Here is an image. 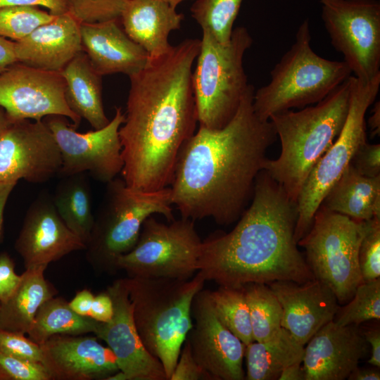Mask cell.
<instances>
[{"label": "cell", "instance_id": "obj_1", "mask_svg": "<svg viewBox=\"0 0 380 380\" xmlns=\"http://www.w3.org/2000/svg\"><path fill=\"white\" fill-rule=\"evenodd\" d=\"M201 40L186 39L149 56L129 77L120 127L122 179L129 187L156 191L171 184L176 160L198 122L192 73Z\"/></svg>", "mask_w": 380, "mask_h": 380}, {"label": "cell", "instance_id": "obj_2", "mask_svg": "<svg viewBox=\"0 0 380 380\" xmlns=\"http://www.w3.org/2000/svg\"><path fill=\"white\" fill-rule=\"evenodd\" d=\"M249 84L232 119L222 128L199 127L182 146L170 185L182 218H213L220 225L239 219L251 200L266 153L277 137L253 106Z\"/></svg>", "mask_w": 380, "mask_h": 380}, {"label": "cell", "instance_id": "obj_3", "mask_svg": "<svg viewBox=\"0 0 380 380\" xmlns=\"http://www.w3.org/2000/svg\"><path fill=\"white\" fill-rule=\"evenodd\" d=\"M296 203L262 170L251 203L234 229L202 241L198 272L219 286L241 288L315 279L294 239Z\"/></svg>", "mask_w": 380, "mask_h": 380}, {"label": "cell", "instance_id": "obj_4", "mask_svg": "<svg viewBox=\"0 0 380 380\" xmlns=\"http://www.w3.org/2000/svg\"><path fill=\"white\" fill-rule=\"evenodd\" d=\"M350 77L315 105L298 111L289 110L272 115L281 142L274 160L267 158L263 170L296 203L314 166L339 134L348 111Z\"/></svg>", "mask_w": 380, "mask_h": 380}, {"label": "cell", "instance_id": "obj_5", "mask_svg": "<svg viewBox=\"0 0 380 380\" xmlns=\"http://www.w3.org/2000/svg\"><path fill=\"white\" fill-rule=\"evenodd\" d=\"M125 279L142 343L161 362L170 380L193 327L192 301L205 280L198 272L189 279L138 277Z\"/></svg>", "mask_w": 380, "mask_h": 380}, {"label": "cell", "instance_id": "obj_6", "mask_svg": "<svg viewBox=\"0 0 380 380\" xmlns=\"http://www.w3.org/2000/svg\"><path fill=\"white\" fill-rule=\"evenodd\" d=\"M343 61L316 53L309 20L299 26L294 43L270 72V82L254 91L253 106L262 120L274 114L316 104L351 76Z\"/></svg>", "mask_w": 380, "mask_h": 380}, {"label": "cell", "instance_id": "obj_7", "mask_svg": "<svg viewBox=\"0 0 380 380\" xmlns=\"http://www.w3.org/2000/svg\"><path fill=\"white\" fill-rule=\"evenodd\" d=\"M200 49L192 73L199 127L217 129L234 116L249 84L243 57L253 39L243 26L233 29L229 42H219L202 30Z\"/></svg>", "mask_w": 380, "mask_h": 380}, {"label": "cell", "instance_id": "obj_8", "mask_svg": "<svg viewBox=\"0 0 380 380\" xmlns=\"http://www.w3.org/2000/svg\"><path fill=\"white\" fill-rule=\"evenodd\" d=\"M366 226V221L320 205L309 231L297 243L305 250V261L314 278L333 291L339 304L348 302L363 282L358 253Z\"/></svg>", "mask_w": 380, "mask_h": 380}, {"label": "cell", "instance_id": "obj_9", "mask_svg": "<svg viewBox=\"0 0 380 380\" xmlns=\"http://www.w3.org/2000/svg\"><path fill=\"white\" fill-rule=\"evenodd\" d=\"M106 191L89 244L106 265L116 267L119 256L135 246L144 221L154 214L175 220L170 186L141 191L127 186L122 178L106 183Z\"/></svg>", "mask_w": 380, "mask_h": 380}, {"label": "cell", "instance_id": "obj_10", "mask_svg": "<svg viewBox=\"0 0 380 380\" xmlns=\"http://www.w3.org/2000/svg\"><path fill=\"white\" fill-rule=\"evenodd\" d=\"M350 103L344 125L327 152L312 168L296 202L294 239L309 231L314 215L334 184L349 165L359 147L367 141L365 115L376 99L380 75L369 82L350 77Z\"/></svg>", "mask_w": 380, "mask_h": 380}, {"label": "cell", "instance_id": "obj_11", "mask_svg": "<svg viewBox=\"0 0 380 380\" xmlns=\"http://www.w3.org/2000/svg\"><path fill=\"white\" fill-rule=\"evenodd\" d=\"M170 222L148 217L135 246L118 258L116 267L125 270L130 277H193L198 272L202 245L194 221L181 218Z\"/></svg>", "mask_w": 380, "mask_h": 380}, {"label": "cell", "instance_id": "obj_12", "mask_svg": "<svg viewBox=\"0 0 380 380\" xmlns=\"http://www.w3.org/2000/svg\"><path fill=\"white\" fill-rule=\"evenodd\" d=\"M333 47L354 77L369 82L380 75L379 0H319Z\"/></svg>", "mask_w": 380, "mask_h": 380}, {"label": "cell", "instance_id": "obj_13", "mask_svg": "<svg viewBox=\"0 0 380 380\" xmlns=\"http://www.w3.org/2000/svg\"><path fill=\"white\" fill-rule=\"evenodd\" d=\"M43 120L53 133L60 149L63 177L88 172L95 179L108 183L123 167L119 129L125 120L121 108L103 128L85 133L76 131L65 117L49 115Z\"/></svg>", "mask_w": 380, "mask_h": 380}, {"label": "cell", "instance_id": "obj_14", "mask_svg": "<svg viewBox=\"0 0 380 380\" xmlns=\"http://www.w3.org/2000/svg\"><path fill=\"white\" fill-rule=\"evenodd\" d=\"M61 72L16 62L0 73V107L10 120H42L49 115L68 118L77 128L82 118L68 106Z\"/></svg>", "mask_w": 380, "mask_h": 380}, {"label": "cell", "instance_id": "obj_15", "mask_svg": "<svg viewBox=\"0 0 380 380\" xmlns=\"http://www.w3.org/2000/svg\"><path fill=\"white\" fill-rule=\"evenodd\" d=\"M61 155L42 120H10L0 130V182L43 183L59 174Z\"/></svg>", "mask_w": 380, "mask_h": 380}, {"label": "cell", "instance_id": "obj_16", "mask_svg": "<svg viewBox=\"0 0 380 380\" xmlns=\"http://www.w3.org/2000/svg\"><path fill=\"white\" fill-rule=\"evenodd\" d=\"M193 327L186 339L197 362L214 380H243L246 345L221 322L210 298L201 290L191 304Z\"/></svg>", "mask_w": 380, "mask_h": 380}, {"label": "cell", "instance_id": "obj_17", "mask_svg": "<svg viewBox=\"0 0 380 380\" xmlns=\"http://www.w3.org/2000/svg\"><path fill=\"white\" fill-rule=\"evenodd\" d=\"M107 292L113 315L108 322H97L94 333L107 343L127 380H167L163 365L146 349L137 332L125 279L115 281Z\"/></svg>", "mask_w": 380, "mask_h": 380}, {"label": "cell", "instance_id": "obj_18", "mask_svg": "<svg viewBox=\"0 0 380 380\" xmlns=\"http://www.w3.org/2000/svg\"><path fill=\"white\" fill-rule=\"evenodd\" d=\"M87 246L65 224L53 198L42 193L32 203L15 243L26 268L46 266Z\"/></svg>", "mask_w": 380, "mask_h": 380}, {"label": "cell", "instance_id": "obj_19", "mask_svg": "<svg viewBox=\"0 0 380 380\" xmlns=\"http://www.w3.org/2000/svg\"><path fill=\"white\" fill-rule=\"evenodd\" d=\"M305 380H344L368 355L369 346L358 324L322 327L305 344Z\"/></svg>", "mask_w": 380, "mask_h": 380}, {"label": "cell", "instance_id": "obj_20", "mask_svg": "<svg viewBox=\"0 0 380 380\" xmlns=\"http://www.w3.org/2000/svg\"><path fill=\"white\" fill-rule=\"evenodd\" d=\"M281 309V327L303 346L325 324L334 320L339 308L333 291L313 279L303 284L277 281L267 284Z\"/></svg>", "mask_w": 380, "mask_h": 380}, {"label": "cell", "instance_id": "obj_21", "mask_svg": "<svg viewBox=\"0 0 380 380\" xmlns=\"http://www.w3.org/2000/svg\"><path fill=\"white\" fill-rule=\"evenodd\" d=\"M82 51L80 23L69 13L56 15L15 42L18 62L48 71L61 72Z\"/></svg>", "mask_w": 380, "mask_h": 380}, {"label": "cell", "instance_id": "obj_22", "mask_svg": "<svg viewBox=\"0 0 380 380\" xmlns=\"http://www.w3.org/2000/svg\"><path fill=\"white\" fill-rule=\"evenodd\" d=\"M83 51L100 75L137 73L147 63L149 55L126 34L120 20L81 23Z\"/></svg>", "mask_w": 380, "mask_h": 380}, {"label": "cell", "instance_id": "obj_23", "mask_svg": "<svg viewBox=\"0 0 380 380\" xmlns=\"http://www.w3.org/2000/svg\"><path fill=\"white\" fill-rule=\"evenodd\" d=\"M40 346L44 366L51 374L53 371L65 376L87 379L110 376L120 370L112 350L94 338L51 337Z\"/></svg>", "mask_w": 380, "mask_h": 380}, {"label": "cell", "instance_id": "obj_24", "mask_svg": "<svg viewBox=\"0 0 380 380\" xmlns=\"http://www.w3.org/2000/svg\"><path fill=\"white\" fill-rule=\"evenodd\" d=\"M184 15L161 0H127L120 18L123 30L149 55L166 52L171 32L181 27Z\"/></svg>", "mask_w": 380, "mask_h": 380}, {"label": "cell", "instance_id": "obj_25", "mask_svg": "<svg viewBox=\"0 0 380 380\" xmlns=\"http://www.w3.org/2000/svg\"><path fill=\"white\" fill-rule=\"evenodd\" d=\"M65 95L70 108L85 119L94 129L105 127L109 120L103 108L101 75L92 67L84 51L63 69Z\"/></svg>", "mask_w": 380, "mask_h": 380}, {"label": "cell", "instance_id": "obj_26", "mask_svg": "<svg viewBox=\"0 0 380 380\" xmlns=\"http://www.w3.org/2000/svg\"><path fill=\"white\" fill-rule=\"evenodd\" d=\"M321 205L355 220L380 218V177L364 176L350 163Z\"/></svg>", "mask_w": 380, "mask_h": 380}, {"label": "cell", "instance_id": "obj_27", "mask_svg": "<svg viewBox=\"0 0 380 380\" xmlns=\"http://www.w3.org/2000/svg\"><path fill=\"white\" fill-rule=\"evenodd\" d=\"M46 267L42 265L26 268L15 291L0 303V329L27 334L40 306L52 298L44 277Z\"/></svg>", "mask_w": 380, "mask_h": 380}, {"label": "cell", "instance_id": "obj_28", "mask_svg": "<svg viewBox=\"0 0 380 380\" xmlns=\"http://www.w3.org/2000/svg\"><path fill=\"white\" fill-rule=\"evenodd\" d=\"M304 346L282 327L274 338L265 342L253 341L246 346L247 380H277L284 368L302 362Z\"/></svg>", "mask_w": 380, "mask_h": 380}, {"label": "cell", "instance_id": "obj_29", "mask_svg": "<svg viewBox=\"0 0 380 380\" xmlns=\"http://www.w3.org/2000/svg\"><path fill=\"white\" fill-rule=\"evenodd\" d=\"M84 173L64 177L53 198L58 214L68 228L87 246L94 225L91 191Z\"/></svg>", "mask_w": 380, "mask_h": 380}, {"label": "cell", "instance_id": "obj_30", "mask_svg": "<svg viewBox=\"0 0 380 380\" xmlns=\"http://www.w3.org/2000/svg\"><path fill=\"white\" fill-rule=\"evenodd\" d=\"M97 321L74 312L65 301L51 298L39 308L31 329L30 339L39 346L53 335H77L94 332Z\"/></svg>", "mask_w": 380, "mask_h": 380}, {"label": "cell", "instance_id": "obj_31", "mask_svg": "<svg viewBox=\"0 0 380 380\" xmlns=\"http://www.w3.org/2000/svg\"><path fill=\"white\" fill-rule=\"evenodd\" d=\"M243 287L253 340L265 342L274 338L282 329V309L278 299L267 284L251 283Z\"/></svg>", "mask_w": 380, "mask_h": 380}, {"label": "cell", "instance_id": "obj_32", "mask_svg": "<svg viewBox=\"0 0 380 380\" xmlns=\"http://www.w3.org/2000/svg\"><path fill=\"white\" fill-rule=\"evenodd\" d=\"M214 310L221 322L246 346L254 341L244 287L219 286L210 291Z\"/></svg>", "mask_w": 380, "mask_h": 380}, {"label": "cell", "instance_id": "obj_33", "mask_svg": "<svg viewBox=\"0 0 380 380\" xmlns=\"http://www.w3.org/2000/svg\"><path fill=\"white\" fill-rule=\"evenodd\" d=\"M243 0H195L191 15L202 30L208 31L219 42H229L234 21Z\"/></svg>", "mask_w": 380, "mask_h": 380}, {"label": "cell", "instance_id": "obj_34", "mask_svg": "<svg viewBox=\"0 0 380 380\" xmlns=\"http://www.w3.org/2000/svg\"><path fill=\"white\" fill-rule=\"evenodd\" d=\"M338 308L334 321L341 326L358 324L380 319V278L363 281L355 289L353 298Z\"/></svg>", "mask_w": 380, "mask_h": 380}, {"label": "cell", "instance_id": "obj_35", "mask_svg": "<svg viewBox=\"0 0 380 380\" xmlns=\"http://www.w3.org/2000/svg\"><path fill=\"white\" fill-rule=\"evenodd\" d=\"M55 16L37 6L0 7V37L19 41Z\"/></svg>", "mask_w": 380, "mask_h": 380}, {"label": "cell", "instance_id": "obj_36", "mask_svg": "<svg viewBox=\"0 0 380 380\" xmlns=\"http://www.w3.org/2000/svg\"><path fill=\"white\" fill-rule=\"evenodd\" d=\"M127 0H65L68 13L81 23H97L120 18Z\"/></svg>", "mask_w": 380, "mask_h": 380}, {"label": "cell", "instance_id": "obj_37", "mask_svg": "<svg viewBox=\"0 0 380 380\" xmlns=\"http://www.w3.org/2000/svg\"><path fill=\"white\" fill-rule=\"evenodd\" d=\"M366 223V231L358 253L363 281L380 278V218L374 217Z\"/></svg>", "mask_w": 380, "mask_h": 380}, {"label": "cell", "instance_id": "obj_38", "mask_svg": "<svg viewBox=\"0 0 380 380\" xmlns=\"http://www.w3.org/2000/svg\"><path fill=\"white\" fill-rule=\"evenodd\" d=\"M0 372L4 379L47 380L49 370L42 363L18 357L0 350Z\"/></svg>", "mask_w": 380, "mask_h": 380}, {"label": "cell", "instance_id": "obj_39", "mask_svg": "<svg viewBox=\"0 0 380 380\" xmlns=\"http://www.w3.org/2000/svg\"><path fill=\"white\" fill-rule=\"evenodd\" d=\"M0 350L44 365L42 347L30 338H25L23 334L0 329Z\"/></svg>", "mask_w": 380, "mask_h": 380}, {"label": "cell", "instance_id": "obj_40", "mask_svg": "<svg viewBox=\"0 0 380 380\" xmlns=\"http://www.w3.org/2000/svg\"><path fill=\"white\" fill-rule=\"evenodd\" d=\"M170 380H214L193 356L189 341L186 338Z\"/></svg>", "mask_w": 380, "mask_h": 380}, {"label": "cell", "instance_id": "obj_41", "mask_svg": "<svg viewBox=\"0 0 380 380\" xmlns=\"http://www.w3.org/2000/svg\"><path fill=\"white\" fill-rule=\"evenodd\" d=\"M350 164L364 176L380 177V144L366 141L356 151Z\"/></svg>", "mask_w": 380, "mask_h": 380}, {"label": "cell", "instance_id": "obj_42", "mask_svg": "<svg viewBox=\"0 0 380 380\" xmlns=\"http://www.w3.org/2000/svg\"><path fill=\"white\" fill-rule=\"evenodd\" d=\"M21 279L14 270V264L10 257L0 255V303L6 300L15 291Z\"/></svg>", "mask_w": 380, "mask_h": 380}, {"label": "cell", "instance_id": "obj_43", "mask_svg": "<svg viewBox=\"0 0 380 380\" xmlns=\"http://www.w3.org/2000/svg\"><path fill=\"white\" fill-rule=\"evenodd\" d=\"M17 6H43L53 15L68 13L65 0H0V7Z\"/></svg>", "mask_w": 380, "mask_h": 380}, {"label": "cell", "instance_id": "obj_44", "mask_svg": "<svg viewBox=\"0 0 380 380\" xmlns=\"http://www.w3.org/2000/svg\"><path fill=\"white\" fill-rule=\"evenodd\" d=\"M113 315V304L108 292L94 296L89 317L97 322L109 321Z\"/></svg>", "mask_w": 380, "mask_h": 380}, {"label": "cell", "instance_id": "obj_45", "mask_svg": "<svg viewBox=\"0 0 380 380\" xmlns=\"http://www.w3.org/2000/svg\"><path fill=\"white\" fill-rule=\"evenodd\" d=\"M364 337L370 348L371 355L367 362L374 367H380V331L379 327L362 331Z\"/></svg>", "mask_w": 380, "mask_h": 380}, {"label": "cell", "instance_id": "obj_46", "mask_svg": "<svg viewBox=\"0 0 380 380\" xmlns=\"http://www.w3.org/2000/svg\"><path fill=\"white\" fill-rule=\"evenodd\" d=\"M94 298V296L89 291L83 290L77 293L68 304L70 308L77 314L89 317Z\"/></svg>", "mask_w": 380, "mask_h": 380}, {"label": "cell", "instance_id": "obj_47", "mask_svg": "<svg viewBox=\"0 0 380 380\" xmlns=\"http://www.w3.org/2000/svg\"><path fill=\"white\" fill-rule=\"evenodd\" d=\"M16 62L15 42L0 37V73Z\"/></svg>", "mask_w": 380, "mask_h": 380}, {"label": "cell", "instance_id": "obj_48", "mask_svg": "<svg viewBox=\"0 0 380 380\" xmlns=\"http://www.w3.org/2000/svg\"><path fill=\"white\" fill-rule=\"evenodd\" d=\"M349 380H379V367H359L357 366L348 375Z\"/></svg>", "mask_w": 380, "mask_h": 380}, {"label": "cell", "instance_id": "obj_49", "mask_svg": "<svg viewBox=\"0 0 380 380\" xmlns=\"http://www.w3.org/2000/svg\"><path fill=\"white\" fill-rule=\"evenodd\" d=\"M300 362H295L283 369L278 380H305Z\"/></svg>", "mask_w": 380, "mask_h": 380}, {"label": "cell", "instance_id": "obj_50", "mask_svg": "<svg viewBox=\"0 0 380 380\" xmlns=\"http://www.w3.org/2000/svg\"><path fill=\"white\" fill-rule=\"evenodd\" d=\"M17 183L0 182V239L2 235L4 211L8 196Z\"/></svg>", "mask_w": 380, "mask_h": 380}, {"label": "cell", "instance_id": "obj_51", "mask_svg": "<svg viewBox=\"0 0 380 380\" xmlns=\"http://www.w3.org/2000/svg\"><path fill=\"white\" fill-rule=\"evenodd\" d=\"M368 127L370 129L371 137L379 136L380 133V103L375 102L372 108V114L368 118Z\"/></svg>", "mask_w": 380, "mask_h": 380}, {"label": "cell", "instance_id": "obj_52", "mask_svg": "<svg viewBox=\"0 0 380 380\" xmlns=\"http://www.w3.org/2000/svg\"><path fill=\"white\" fill-rule=\"evenodd\" d=\"M8 122V118L4 110L0 107V130L4 127Z\"/></svg>", "mask_w": 380, "mask_h": 380}, {"label": "cell", "instance_id": "obj_53", "mask_svg": "<svg viewBox=\"0 0 380 380\" xmlns=\"http://www.w3.org/2000/svg\"><path fill=\"white\" fill-rule=\"evenodd\" d=\"M163 1L167 4H169L171 6L174 8H177V6L180 4L182 2L187 0H161Z\"/></svg>", "mask_w": 380, "mask_h": 380}]
</instances>
